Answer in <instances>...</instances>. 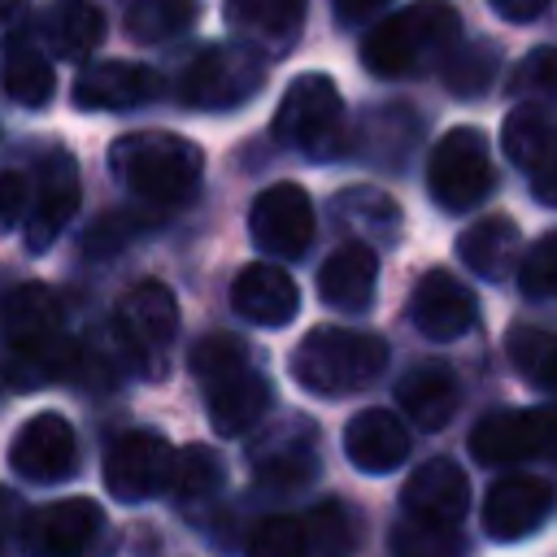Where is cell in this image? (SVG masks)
<instances>
[{
  "label": "cell",
  "instance_id": "obj_28",
  "mask_svg": "<svg viewBox=\"0 0 557 557\" xmlns=\"http://www.w3.org/2000/svg\"><path fill=\"white\" fill-rule=\"evenodd\" d=\"M522 252V239H518V226L509 213H487L479 222H470L457 239V257L466 261V270H474L479 278H505L513 270Z\"/></svg>",
  "mask_w": 557,
  "mask_h": 557
},
{
  "label": "cell",
  "instance_id": "obj_14",
  "mask_svg": "<svg viewBox=\"0 0 557 557\" xmlns=\"http://www.w3.org/2000/svg\"><path fill=\"white\" fill-rule=\"evenodd\" d=\"M553 513V483L544 474H505L487 487L483 496V531L492 540H522L531 531H540Z\"/></svg>",
  "mask_w": 557,
  "mask_h": 557
},
{
  "label": "cell",
  "instance_id": "obj_15",
  "mask_svg": "<svg viewBox=\"0 0 557 557\" xmlns=\"http://www.w3.org/2000/svg\"><path fill=\"white\" fill-rule=\"evenodd\" d=\"M9 466L30 483H57L74 474L78 466V440L74 426L61 413H35L17 426L9 444Z\"/></svg>",
  "mask_w": 557,
  "mask_h": 557
},
{
  "label": "cell",
  "instance_id": "obj_9",
  "mask_svg": "<svg viewBox=\"0 0 557 557\" xmlns=\"http://www.w3.org/2000/svg\"><path fill=\"white\" fill-rule=\"evenodd\" d=\"M248 457L265 492H305L318 479V422L287 413L252 440Z\"/></svg>",
  "mask_w": 557,
  "mask_h": 557
},
{
  "label": "cell",
  "instance_id": "obj_36",
  "mask_svg": "<svg viewBox=\"0 0 557 557\" xmlns=\"http://www.w3.org/2000/svg\"><path fill=\"white\" fill-rule=\"evenodd\" d=\"M392 557H466V540L457 535V527L400 518L392 527Z\"/></svg>",
  "mask_w": 557,
  "mask_h": 557
},
{
  "label": "cell",
  "instance_id": "obj_4",
  "mask_svg": "<svg viewBox=\"0 0 557 557\" xmlns=\"http://www.w3.org/2000/svg\"><path fill=\"white\" fill-rule=\"evenodd\" d=\"M387 339L370 331H348V326H313L296 348H292V379L313 392V396H348L387 370Z\"/></svg>",
  "mask_w": 557,
  "mask_h": 557
},
{
  "label": "cell",
  "instance_id": "obj_18",
  "mask_svg": "<svg viewBox=\"0 0 557 557\" xmlns=\"http://www.w3.org/2000/svg\"><path fill=\"white\" fill-rule=\"evenodd\" d=\"M400 509L405 518H422V522H444L457 527L470 509V479L453 457H431L422 461L405 487H400Z\"/></svg>",
  "mask_w": 557,
  "mask_h": 557
},
{
  "label": "cell",
  "instance_id": "obj_38",
  "mask_svg": "<svg viewBox=\"0 0 557 557\" xmlns=\"http://www.w3.org/2000/svg\"><path fill=\"white\" fill-rule=\"evenodd\" d=\"M518 287L527 300H548L557 292V235L544 231L527 252H522V265H518Z\"/></svg>",
  "mask_w": 557,
  "mask_h": 557
},
{
  "label": "cell",
  "instance_id": "obj_13",
  "mask_svg": "<svg viewBox=\"0 0 557 557\" xmlns=\"http://www.w3.org/2000/svg\"><path fill=\"white\" fill-rule=\"evenodd\" d=\"M553 448V409H500L470 431V453L483 466H518Z\"/></svg>",
  "mask_w": 557,
  "mask_h": 557
},
{
  "label": "cell",
  "instance_id": "obj_6",
  "mask_svg": "<svg viewBox=\"0 0 557 557\" xmlns=\"http://www.w3.org/2000/svg\"><path fill=\"white\" fill-rule=\"evenodd\" d=\"M261 87H265V57L248 44H209L187 61L178 78L183 104L209 109V113L239 109Z\"/></svg>",
  "mask_w": 557,
  "mask_h": 557
},
{
  "label": "cell",
  "instance_id": "obj_5",
  "mask_svg": "<svg viewBox=\"0 0 557 557\" xmlns=\"http://www.w3.org/2000/svg\"><path fill=\"white\" fill-rule=\"evenodd\" d=\"M274 139L305 152L309 161H331L348 148L344 96L331 74H296L274 109Z\"/></svg>",
  "mask_w": 557,
  "mask_h": 557
},
{
  "label": "cell",
  "instance_id": "obj_30",
  "mask_svg": "<svg viewBox=\"0 0 557 557\" xmlns=\"http://www.w3.org/2000/svg\"><path fill=\"white\" fill-rule=\"evenodd\" d=\"M496 65H500L496 44H487V39L461 44V39H457V44L444 52V87H448L453 96H461V100H474V96H483V91L492 87Z\"/></svg>",
  "mask_w": 557,
  "mask_h": 557
},
{
  "label": "cell",
  "instance_id": "obj_2",
  "mask_svg": "<svg viewBox=\"0 0 557 557\" xmlns=\"http://www.w3.org/2000/svg\"><path fill=\"white\" fill-rule=\"evenodd\" d=\"M0 335L17 361V383H48L78 366V344L61 326V300L48 283H17L0 309Z\"/></svg>",
  "mask_w": 557,
  "mask_h": 557
},
{
  "label": "cell",
  "instance_id": "obj_44",
  "mask_svg": "<svg viewBox=\"0 0 557 557\" xmlns=\"http://www.w3.org/2000/svg\"><path fill=\"white\" fill-rule=\"evenodd\" d=\"M505 22H535L553 0H487Z\"/></svg>",
  "mask_w": 557,
  "mask_h": 557
},
{
  "label": "cell",
  "instance_id": "obj_22",
  "mask_svg": "<svg viewBox=\"0 0 557 557\" xmlns=\"http://www.w3.org/2000/svg\"><path fill=\"white\" fill-rule=\"evenodd\" d=\"M374 283H379V257L366 239H348L339 244L322 270H318V296L331 305V309H344V313H361L370 309L374 300Z\"/></svg>",
  "mask_w": 557,
  "mask_h": 557
},
{
  "label": "cell",
  "instance_id": "obj_16",
  "mask_svg": "<svg viewBox=\"0 0 557 557\" xmlns=\"http://www.w3.org/2000/svg\"><path fill=\"white\" fill-rule=\"evenodd\" d=\"M74 209H78V165L65 148H52L35 174V209L26 218V248L30 252L52 248L57 235L70 226Z\"/></svg>",
  "mask_w": 557,
  "mask_h": 557
},
{
  "label": "cell",
  "instance_id": "obj_34",
  "mask_svg": "<svg viewBox=\"0 0 557 557\" xmlns=\"http://www.w3.org/2000/svg\"><path fill=\"white\" fill-rule=\"evenodd\" d=\"M505 352L509 361L518 366V374L540 387V392H553V335L535 322H513L509 335H505Z\"/></svg>",
  "mask_w": 557,
  "mask_h": 557
},
{
  "label": "cell",
  "instance_id": "obj_21",
  "mask_svg": "<svg viewBox=\"0 0 557 557\" xmlns=\"http://www.w3.org/2000/svg\"><path fill=\"white\" fill-rule=\"evenodd\" d=\"M344 457L361 474H387L409 461V431L392 409H361L344 426Z\"/></svg>",
  "mask_w": 557,
  "mask_h": 557
},
{
  "label": "cell",
  "instance_id": "obj_40",
  "mask_svg": "<svg viewBox=\"0 0 557 557\" xmlns=\"http://www.w3.org/2000/svg\"><path fill=\"white\" fill-rule=\"evenodd\" d=\"M513 87L527 96H548L553 91V48H531V57L518 65Z\"/></svg>",
  "mask_w": 557,
  "mask_h": 557
},
{
  "label": "cell",
  "instance_id": "obj_32",
  "mask_svg": "<svg viewBox=\"0 0 557 557\" xmlns=\"http://www.w3.org/2000/svg\"><path fill=\"white\" fill-rule=\"evenodd\" d=\"M218 487H222V457L209 444H187L174 453L165 492H174L183 505H196V500L213 496Z\"/></svg>",
  "mask_w": 557,
  "mask_h": 557
},
{
  "label": "cell",
  "instance_id": "obj_39",
  "mask_svg": "<svg viewBox=\"0 0 557 557\" xmlns=\"http://www.w3.org/2000/svg\"><path fill=\"white\" fill-rule=\"evenodd\" d=\"M248 557H309L305 544V522L274 513L265 522H257V531L248 535Z\"/></svg>",
  "mask_w": 557,
  "mask_h": 557
},
{
  "label": "cell",
  "instance_id": "obj_26",
  "mask_svg": "<svg viewBox=\"0 0 557 557\" xmlns=\"http://www.w3.org/2000/svg\"><path fill=\"white\" fill-rule=\"evenodd\" d=\"M396 400L422 431H440L457 413V379L444 361H418L396 383Z\"/></svg>",
  "mask_w": 557,
  "mask_h": 557
},
{
  "label": "cell",
  "instance_id": "obj_1",
  "mask_svg": "<svg viewBox=\"0 0 557 557\" xmlns=\"http://www.w3.org/2000/svg\"><path fill=\"white\" fill-rule=\"evenodd\" d=\"M461 39V13L448 0H418L383 17L361 39V65L379 78H405L444 61V52Z\"/></svg>",
  "mask_w": 557,
  "mask_h": 557
},
{
  "label": "cell",
  "instance_id": "obj_37",
  "mask_svg": "<svg viewBox=\"0 0 557 557\" xmlns=\"http://www.w3.org/2000/svg\"><path fill=\"white\" fill-rule=\"evenodd\" d=\"M244 366H248V348H244V339H235L226 331H209L187 352V370L205 387L218 383V379H226V374H235V370H244Z\"/></svg>",
  "mask_w": 557,
  "mask_h": 557
},
{
  "label": "cell",
  "instance_id": "obj_33",
  "mask_svg": "<svg viewBox=\"0 0 557 557\" xmlns=\"http://www.w3.org/2000/svg\"><path fill=\"white\" fill-rule=\"evenodd\" d=\"M196 9L187 0H131L126 9V35L135 44H165L191 26Z\"/></svg>",
  "mask_w": 557,
  "mask_h": 557
},
{
  "label": "cell",
  "instance_id": "obj_43",
  "mask_svg": "<svg viewBox=\"0 0 557 557\" xmlns=\"http://www.w3.org/2000/svg\"><path fill=\"white\" fill-rule=\"evenodd\" d=\"M22 527V509H17V496L9 487H0V557L13 548V535Z\"/></svg>",
  "mask_w": 557,
  "mask_h": 557
},
{
  "label": "cell",
  "instance_id": "obj_45",
  "mask_svg": "<svg viewBox=\"0 0 557 557\" xmlns=\"http://www.w3.org/2000/svg\"><path fill=\"white\" fill-rule=\"evenodd\" d=\"M392 0H331V9H335V17L344 22V26H352V22H366V17H374V13H383Z\"/></svg>",
  "mask_w": 557,
  "mask_h": 557
},
{
  "label": "cell",
  "instance_id": "obj_24",
  "mask_svg": "<svg viewBox=\"0 0 557 557\" xmlns=\"http://www.w3.org/2000/svg\"><path fill=\"white\" fill-rule=\"evenodd\" d=\"M222 13L244 35L248 48L283 57L296 44V35H300L305 0H226Z\"/></svg>",
  "mask_w": 557,
  "mask_h": 557
},
{
  "label": "cell",
  "instance_id": "obj_17",
  "mask_svg": "<svg viewBox=\"0 0 557 557\" xmlns=\"http://www.w3.org/2000/svg\"><path fill=\"white\" fill-rule=\"evenodd\" d=\"M409 318L426 339L448 344V339H461L474 326L479 305H474V292L461 278H453L448 270H426L413 287Z\"/></svg>",
  "mask_w": 557,
  "mask_h": 557
},
{
  "label": "cell",
  "instance_id": "obj_29",
  "mask_svg": "<svg viewBox=\"0 0 557 557\" xmlns=\"http://www.w3.org/2000/svg\"><path fill=\"white\" fill-rule=\"evenodd\" d=\"M500 148L518 170H535L548 157V104L544 100L513 104L500 126Z\"/></svg>",
  "mask_w": 557,
  "mask_h": 557
},
{
  "label": "cell",
  "instance_id": "obj_31",
  "mask_svg": "<svg viewBox=\"0 0 557 557\" xmlns=\"http://www.w3.org/2000/svg\"><path fill=\"white\" fill-rule=\"evenodd\" d=\"M331 213L352 226V231H366L370 239H396V226H400V209L392 205V196L374 191V187H348L331 200Z\"/></svg>",
  "mask_w": 557,
  "mask_h": 557
},
{
  "label": "cell",
  "instance_id": "obj_19",
  "mask_svg": "<svg viewBox=\"0 0 557 557\" xmlns=\"http://www.w3.org/2000/svg\"><path fill=\"white\" fill-rule=\"evenodd\" d=\"M231 309L257 326H287L300 313V292L278 261H248L231 278Z\"/></svg>",
  "mask_w": 557,
  "mask_h": 557
},
{
  "label": "cell",
  "instance_id": "obj_12",
  "mask_svg": "<svg viewBox=\"0 0 557 557\" xmlns=\"http://www.w3.org/2000/svg\"><path fill=\"white\" fill-rule=\"evenodd\" d=\"M100 527H104V513L96 500L65 496V500H48L35 513H26L17 531L30 557H87Z\"/></svg>",
  "mask_w": 557,
  "mask_h": 557
},
{
  "label": "cell",
  "instance_id": "obj_42",
  "mask_svg": "<svg viewBox=\"0 0 557 557\" xmlns=\"http://www.w3.org/2000/svg\"><path fill=\"white\" fill-rule=\"evenodd\" d=\"M135 231V222L126 218V213H113V218H100L96 226H91V235H87V252H113V248H122V239Z\"/></svg>",
  "mask_w": 557,
  "mask_h": 557
},
{
  "label": "cell",
  "instance_id": "obj_25",
  "mask_svg": "<svg viewBox=\"0 0 557 557\" xmlns=\"http://www.w3.org/2000/svg\"><path fill=\"white\" fill-rule=\"evenodd\" d=\"M0 87L22 109H44L52 100V91H57L52 57L39 44H30L22 30H13L4 39V52H0Z\"/></svg>",
  "mask_w": 557,
  "mask_h": 557
},
{
  "label": "cell",
  "instance_id": "obj_20",
  "mask_svg": "<svg viewBox=\"0 0 557 557\" xmlns=\"http://www.w3.org/2000/svg\"><path fill=\"white\" fill-rule=\"evenodd\" d=\"M161 91V78L135 61H96L74 78V104L87 113H117L148 104Z\"/></svg>",
  "mask_w": 557,
  "mask_h": 557
},
{
  "label": "cell",
  "instance_id": "obj_8",
  "mask_svg": "<svg viewBox=\"0 0 557 557\" xmlns=\"http://www.w3.org/2000/svg\"><path fill=\"white\" fill-rule=\"evenodd\" d=\"M174 335H178V305H174L165 283L144 278L117 300V309H113V344L122 348V357L131 366L157 370L161 357L170 352Z\"/></svg>",
  "mask_w": 557,
  "mask_h": 557
},
{
  "label": "cell",
  "instance_id": "obj_41",
  "mask_svg": "<svg viewBox=\"0 0 557 557\" xmlns=\"http://www.w3.org/2000/svg\"><path fill=\"white\" fill-rule=\"evenodd\" d=\"M26 218V178L17 170H0V235Z\"/></svg>",
  "mask_w": 557,
  "mask_h": 557
},
{
  "label": "cell",
  "instance_id": "obj_11",
  "mask_svg": "<svg viewBox=\"0 0 557 557\" xmlns=\"http://www.w3.org/2000/svg\"><path fill=\"white\" fill-rule=\"evenodd\" d=\"M174 448L157 431H126L104 453V492L122 505H139L165 492Z\"/></svg>",
  "mask_w": 557,
  "mask_h": 557
},
{
  "label": "cell",
  "instance_id": "obj_27",
  "mask_svg": "<svg viewBox=\"0 0 557 557\" xmlns=\"http://www.w3.org/2000/svg\"><path fill=\"white\" fill-rule=\"evenodd\" d=\"M44 48L61 61H87L104 39V13L91 0H52L39 22Z\"/></svg>",
  "mask_w": 557,
  "mask_h": 557
},
{
  "label": "cell",
  "instance_id": "obj_7",
  "mask_svg": "<svg viewBox=\"0 0 557 557\" xmlns=\"http://www.w3.org/2000/svg\"><path fill=\"white\" fill-rule=\"evenodd\" d=\"M426 187H431V200H435L440 209H448V213L474 209V205L496 187V165H492L487 139H483L474 126L448 131V135L431 148Z\"/></svg>",
  "mask_w": 557,
  "mask_h": 557
},
{
  "label": "cell",
  "instance_id": "obj_3",
  "mask_svg": "<svg viewBox=\"0 0 557 557\" xmlns=\"http://www.w3.org/2000/svg\"><path fill=\"white\" fill-rule=\"evenodd\" d=\"M113 178L152 205L187 200L205 174V152L196 139L174 131H131L117 135L109 148Z\"/></svg>",
  "mask_w": 557,
  "mask_h": 557
},
{
  "label": "cell",
  "instance_id": "obj_46",
  "mask_svg": "<svg viewBox=\"0 0 557 557\" xmlns=\"http://www.w3.org/2000/svg\"><path fill=\"white\" fill-rule=\"evenodd\" d=\"M531 174H535V200H540V205H553V165H548V157H544Z\"/></svg>",
  "mask_w": 557,
  "mask_h": 557
},
{
  "label": "cell",
  "instance_id": "obj_35",
  "mask_svg": "<svg viewBox=\"0 0 557 557\" xmlns=\"http://www.w3.org/2000/svg\"><path fill=\"white\" fill-rule=\"evenodd\" d=\"M357 518L344 500H322L313 505L305 522V544H313L318 557H352L357 553Z\"/></svg>",
  "mask_w": 557,
  "mask_h": 557
},
{
  "label": "cell",
  "instance_id": "obj_10",
  "mask_svg": "<svg viewBox=\"0 0 557 557\" xmlns=\"http://www.w3.org/2000/svg\"><path fill=\"white\" fill-rule=\"evenodd\" d=\"M248 231H252V244L274 261L305 257L318 235L309 191L300 183H270L265 191H257L248 209Z\"/></svg>",
  "mask_w": 557,
  "mask_h": 557
},
{
  "label": "cell",
  "instance_id": "obj_23",
  "mask_svg": "<svg viewBox=\"0 0 557 557\" xmlns=\"http://www.w3.org/2000/svg\"><path fill=\"white\" fill-rule=\"evenodd\" d=\"M265 409H270V379L257 374L252 366L209 383V422L226 440L248 435L265 418Z\"/></svg>",
  "mask_w": 557,
  "mask_h": 557
}]
</instances>
